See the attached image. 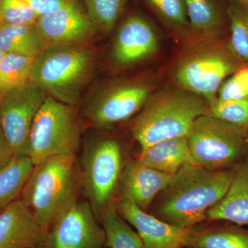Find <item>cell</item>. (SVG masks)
Listing matches in <instances>:
<instances>
[{"label": "cell", "mask_w": 248, "mask_h": 248, "mask_svg": "<svg viewBox=\"0 0 248 248\" xmlns=\"http://www.w3.org/2000/svg\"><path fill=\"white\" fill-rule=\"evenodd\" d=\"M37 16L51 14L64 6L72 0H28Z\"/></svg>", "instance_id": "cell-31"}, {"label": "cell", "mask_w": 248, "mask_h": 248, "mask_svg": "<svg viewBox=\"0 0 248 248\" xmlns=\"http://www.w3.org/2000/svg\"><path fill=\"white\" fill-rule=\"evenodd\" d=\"M138 160L170 175H174L184 165L194 164L187 137L164 140L142 149Z\"/></svg>", "instance_id": "cell-18"}, {"label": "cell", "mask_w": 248, "mask_h": 248, "mask_svg": "<svg viewBox=\"0 0 248 248\" xmlns=\"http://www.w3.org/2000/svg\"><path fill=\"white\" fill-rule=\"evenodd\" d=\"M231 1H236V2L244 5V6H248V0H231Z\"/></svg>", "instance_id": "cell-33"}, {"label": "cell", "mask_w": 248, "mask_h": 248, "mask_svg": "<svg viewBox=\"0 0 248 248\" xmlns=\"http://www.w3.org/2000/svg\"><path fill=\"white\" fill-rule=\"evenodd\" d=\"M186 248H248V230L239 226L192 228Z\"/></svg>", "instance_id": "cell-20"}, {"label": "cell", "mask_w": 248, "mask_h": 248, "mask_svg": "<svg viewBox=\"0 0 248 248\" xmlns=\"http://www.w3.org/2000/svg\"><path fill=\"white\" fill-rule=\"evenodd\" d=\"M77 189L76 156L58 155L35 165L19 199L48 232L59 214L77 200Z\"/></svg>", "instance_id": "cell-2"}, {"label": "cell", "mask_w": 248, "mask_h": 248, "mask_svg": "<svg viewBox=\"0 0 248 248\" xmlns=\"http://www.w3.org/2000/svg\"><path fill=\"white\" fill-rule=\"evenodd\" d=\"M48 243L50 248H102L106 235L91 204L77 199L53 221Z\"/></svg>", "instance_id": "cell-10"}, {"label": "cell", "mask_w": 248, "mask_h": 248, "mask_svg": "<svg viewBox=\"0 0 248 248\" xmlns=\"http://www.w3.org/2000/svg\"><path fill=\"white\" fill-rule=\"evenodd\" d=\"M148 4L166 22L175 27L189 24L184 0H146Z\"/></svg>", "instance_id": "cell-30"}, {"label": "cell", "mask_w": 248, "mask_h": 248, "mask_svg": "<svg viewBox=\"0 0 248 248\" xmlns=\"http://www.w3.org/2000/svg\"><path fill=\"white\" fill-rule=\"evenodd\" d=\"M208 112L205 101L193 93H163L138 116L132 133L144 149L164 140L187 137L195 120Z\"/></svg>", "instance_id": "cell-4"}, {"label": "cell", "mask_w": 248, "mask_h": 248, "mask_svg": "<svg viewBox=\"0 0 248 248\" xmlns=\"http://www.w3.org/2000/svg\"><path fill=\"white\" fill-rule=\"evenodd\" d=\"M48 246V232L22 201H15L0 212V248Z\"/></svg>", "instance_id": "cell-14"}, {"label": "cell", "mask_w": 248, "mask_h": 248, "mask_svg": "<svg viewBox=\"0 0 248 248\" xmlns=\"http://www.w3.org/2000/svg\"><path fill=\"white\" fill-rule=\"evenodd\" d=\"M248 98V63L241 66L225 80L217 93L219 102L241 100Z\"/></svg>", "instance_id": "cell-29"}, {"label": "cell", "mask_w": 248, "mask_h": 248, "mask_svg": "<svg viewBox=\"0 0 248 248\" xmlns=\"http://www.w3.org/2000/svg\"><path fill=\"white\" fill-rule=\"evenodd\" d=\"M173 176L152 169L138 159L130 161L122 171L119 182L120 200L146 211L156 196L166 190Z\"/></svg>", "instance_id": "cell-16"}, {"label": "cell", "mask_w": 248, "mask_h": 248, "mask_svg": "<svg viewBox=\"0 0 248 248\" xmlns=\"http://www.w3.org/2000/svg\"><path fill=\"white\" fill-rule=\"evenodd\" d=\"M36 25L48 45H81L99 30L79 0L40 16Z\"/></svg>", "instance_id": "cell-11"}, {"label": "cell", "mask_w": 248, "mask_h": 248, "mask_svg": "<svg viewBox=\"0 0 248 248\" xmlns=\"http://www.w3.org/2000/svg\"></svg>", "instance_id": "cell-36"}, {"label": "cell", "mask_w": 248, "mask_h": 248, "mask_svg": "<svg viewBox=\"0 0 248 248\" xmlns=\"http://www.w3.org/2000/svg\"><path fill=\"white\" fill-rule=\"evenodd\" d=\"M207 219L248 225V159L238 165L226 195L208 210Z\"/></svg>", "instance_id": "cell-17"}, {"label": "cell", "mask_w": 248, "mask_h": 248, "mask_svg": "<svg viewBox=\"0 0 248 248\" xmlns=\"http://www.w3.org/2000/svg\"><path fill=\"white\" fill-rule=\"evenodd\" d=\"M80 137L77 106L48 96L32 124L28 156L35 166L53 156H76Z\"/></svg>", "instance_id": "cell-6"}, {"label": "cell", "mask_w": 248, "mask_h": 248, "mask_svg": "<svg viewBox=\"0 0 248 248\" xmlns=\"http://www.w3.org/2000/svg\"><path fill=\"white\" fill-rule=\"evenodd\" d=\"M235 170L184 165L162 192L156 207L158 218L181 228H194L207 219L208 210L226 195Z\"/></svg>", "instance_id": "cell-1"}, {"label": "cell", "mask_w": 248, "mask_h": 248, "mask_svg": "<svg viewBox=\"0 0 248 248\" xmlns=\"http://www.w3.org/2000/svg\"><path fill=\"white\" fill-rule=\"evenodd\" d=\"M241 62L228 48L204 50L182 62L176 78L187 92L200 96L211 105L217 100L220 86L241 66Z\"/></svg>", "instance_id": "cell-9"}, {"label": "cell", "mask_w": 248, "mask_h": 248, "mask_svg": "<svg viewBox=\"0 0 248 248\" xmlns=\"http://www.w3.org/2000/svg\"><path fill=\"white\" fill-rule=\"evenodd\" d=\"M38 18L28 0H0V22L36 24Z\"/></svg>", "instance_id": "cell-28"}, {"label": "cell", "mask_w": 248, "mask_h": 248, "mask_svg": "<svg viewBox=\"0 0 248 248\" xmlns=\"http://www.w3.org/2000/svg\"><path fill=\"white\" fill-rule=\"evenodd\" d=\"M48 96L29 80L0 97V124L15 157L28 156L32 124Z\"/></svg>", "instance_id": "cell-8"}, {"label": "cell", "mask_w": 248, "mask_h": 248, "mask_svg": "<svg viewBox=\"0 0 248 248\" xmlns=\"http://www.w3.org/2000/svg\"><path fill=\"white\" fill-rule=\"evenodd\" d=\"M81 166L86 192L94 210L110 205L122 173V152L112 139H102L85 148Z\"/></svg>", "instance_id": "cell-7"}, {"label": "cell", "mask_w": 248, "mask_h": 248, "mask_svg": "<svg viewBox=\"0 0 248 248\" xmlns=\"http://www.w3.org/2000/svg\"><path fill=\"white\" fill-rule=\"evenodd\" d=\"M148 94L149 89L144 85H120L99 96L87 108L86 115L97 128H109L137 113L146 103Z\"/></svg>", "instance_id": "cell-12"}, {"label": "cell", "mask_w": 248, "mask_h": 248, "mask_svg": "<svg viewBox=\"0 0 248 248\" xmlns=\"http://www.w3.org/2000/svg\"><path fill=\"white\" fill-rule=\"evenodd\" d=\"M35 59L6 53L0 62V97L9 90L30 80Z\"/></svg>", "instance_id": "cell-25"}, {"label": "cell", "mask_w": 248, "mask_h": 248, "mask_svg": "<svg viewBox=\"0 0 248 248\" xmlns=\"http://www.w3.org/2000/svg\"><path fill=\"white\" fill-rule=\"evenodd\" d=\"M157 48L154 28L146 18L135 14L127 18L119 29L112 58L116 64L126 66L148 58Z\"/></svg>", "instance_id": "cell-15"}, {"label": "cell", "mask_w": 248, "mask_h": 248, "mask_svg": "<svg viewBox=\"0 0 248 248\" xmlns=\"http://www.w3.org/2000/svg\"><path fill=\"white\" fill-rule=\"evenodd\" d=\"M194 164L204 169H231L248 154V130L213 117L195 120L187 135Z\"/></svg>", "instance_id": "cell-5"}, {"label": "cell", "mask_w": 248, "mask_h": 248, "mask_svg": "<svg viewBox=\"0 0 248 248\" xmlns=\"http://www.w3.org/2000/svg\"><path fill=\"white\" fill-rule=\"evenodd\" d=\"M226 13L231 30L228 49L240 62L248 63V7L231 1Z\"/></svg>", "instance_id": "cell-24"}, {"label": "cell", "mask_w": 248, "mask_h": 248, "mask_svg": "<svg viewBox=\"0 0 248 248\" xmlns=\"http://www.w3.org/2000/svg\"><path fill=\"white\" fill-rule=\"evenodd\" d=\"M6 55V53L0 49V62H1V60H2V59L4 58V56Z\"/></svg>", "instance_id": "cell-34"}, {"label": "cell", "mask_w": 248, "mask_h": 248, "mask_svg": "<svg viewBox=\"0 0 248 248\" xmlns=\"http://www.w3.org/2000/svg\"><path fill=\"white\" fill-rule=\"evenodd\" d=\"M28 248H50V247H49V246H34V247H31Z\"/></svg>", "instance_id": "cell-35"}, {"label": "cell", "mask_w": 248, "mask_h": 248, "mask_svg": "<svg viewBox=\"0 0 248 248\" xmlns=\"http://www.w3.org/2000/svg\"><path fill=\"white\" fill-rule=\"evenodd\" d=\"M90 17L99 30L109 32L113 29L127 0H83Z\"/></svg>", "instance_id": "cell-26"}, {"label": "cell", "mask_w": 248, "mask_h": 248, "mask_svg": "<svg viewBox=\"0 0 248 248\" xmlns=\"http://www.w3.org/2000/svg\"><path fill=\"white\" fill-rule=\"evenodd\" d=\"M35 165L29 156L14 157L0 169V212L19 200Z\"/></svg>", "instance_id": "cell-21"}, {"label": "cell", "mask_w": 248, "mask_h": 248, "mask_svg": "<svg viewBox=\"0 0 248 248\" xmlns=\"http://www.w3.org/2000/svg\"><path fill=\"white\" fill-rule=\"evenodd\" d=\"M100 215L107 247L145 248L140 235L127 224L113 205L103 209Z\"/></svg>", "instance_id": "cell-22"}, {"label": "cell", "mask_w": 248, "mask_h": 248, "mask_svg": "<svg viewBox=\"0 0 248 248\" xmlns=\"http://www.w3.org/2000/svg\"><path fill=\"white\" fill-rule=\"evenodd\" d=\"M209 113L219 120L248 130V98L230 102L216 100L210 105Z\"/></svg>", "instance_id": "cell-27"}, {"label": "cell", "mask_w": 248, "mask_h": 248, "mask_svg": "<svg viewBox=\"0 0 248 248\" xmlns=\"http://www.w3.org/2000/svg\"><path fill=\"white\" fill-rule=\"evenodd\" d=\"M15 155L0 124V169L9 164Z\"/></svg>", "instance_id": "cell-32"}, {"label": "cell", "mask_w": 248, "mask_h": 248, "mask_svg": "<svg viewBox=\"0 0 248 248\" xmlns=\"http://www.w3.org/2000/svg\"><path fill=\"white\" fill-rule=\"evenodd\" d=\"M94 58L81 45H49L34 60L30 81L48 96L78 105L93 70Z\"/></svg>", "instance_id": "cell-3"}, {"label": "cell", "mask_w": 248, "mask_h": 248, "mask_svg": "<svg viewBox=\"0 0 248 248\" xmlns=\"http://www.w3.org/2000/svg\"><path fill=\"white\" fill-rule=\"evenodd\" d=\"M117 212L136 229L145 248H184L191 228H181L147 213L134 204L120 200Z\"/></svg>", "instance_id": "cell-13"}, {"label": "cell", "mask_w": 248, "mask_h": 248, "mask_svg": "<svg viewBox=\"0 0 248 248\" xmlns=\"http://www.w3.org/2000/svg\"><path fill=\"white\" fill-rule=\"evenodd\" d=\"M189 24L200 32H215L224 24L225 16L217 0H184Z\"/></svg>", "instance_id": "cell-23"}, {"label": "cell", "mask_w": 248, "mask_h": 248, "mask_svg": "<svg viewBox=\"0 0 248 248\" xmlns=\"http://www.w3.org/2000/svg\"><path fill=\"white\" fill-rule=\"evenodd\" d=\"M48 46L36 24L0 22V49L6 53L35 58Z\"/></svg>", "instance_id": "cell-19"}]
</instances>
